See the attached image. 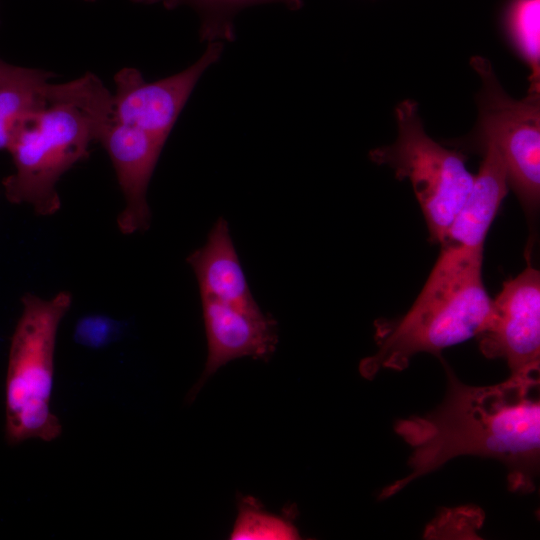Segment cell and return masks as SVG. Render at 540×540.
<instances>
[{
    "mask_svg": "<svg viewBox=\"0 0 540 540\" xmlns=\"http://www.w3.org/2000/svg\"><path fill=\"white\" fill-rule=\"evenodd\" d=\"M447 393L424 414L399 419L394 430L411 448L409 474L383 488L384 500L409 483L464 455L497 459L513 492L535 489L540 458L539 376L510 375L502 383L461 382L444 359Z\"/></svg>",
    "mask_w": 540,
    "mask_h": 540,
    "instance_id": "1",
    "label": "cell"
},
{
    "mask_svg": "<svg viewBox=\"0 0 540 540\" xmlns=\"http://www.w3.org/2000/svg\"><path fill=\"white\" fill-rule=\"evenodd\" d=\"M113 111L112 93L91 72L49 82L40 104L20 124L7 151L14 171L2 181L5 198L39 216L61 207L57 184L89 155L102 120Z\"/></svg>",
    "mask_w": 540,
    "mask_h": 540,
    "instance_id": "2",
    "label": "cell"
},
{
    "mask_svg": "<svg viewBox=\"0 0 540 540\" xmlns=\"http://www.w3.org/2000/svg\"><path fill=\"white\" fill-rule=\"evenodd\" d=\"M483 249L442 245L411 308L396 319L375 321L377 351L359 364L362 377L382 369L402 371L418 353L441 352L476 337L491 307L482 278Z\"/></svg>",
    "mask_w": 540,
    "mask_h": 540,
    "instance_id": "3",
    "label": "cell"
},
{
    "mask_svg": "<svg viewBox=\"0 0 540 540\" xmlns=\"http://www.w3.org/2000/svg\"><path fill=\"white\" fill-rule=\"evenodd\" d=\"M72 304V294L51 298L27 292L14 328L5 381V440L17 445L29 439L50 442L62 433L51 410L54 356L59 326Z\"/></svg>",
    "mask_w": 540,
    "mask_h": 540,
    "instance_id": "4",
    "label": "cell"
},
{
    "mask_svg": "<svg viewBox=\"0 0 540 540\" xmlns=\"http://www.w3.org/2000/svg\"><path fill=\"white\" fill-rule=\"evenodd\" d=\"M398 136L394 143L369 152L378 165H387L402 181L408 179L434 243L442 244L447 229L474 182L467 156L436 142L424 130L418 105L411 99L395 108Z\"/></svg>",
    "mask_w": 540,
    "mask_h": 540,
    "instance_id": "5",
    "label": "cell"
},
{
    "mask_svg": "<svg viewBox=\"0 0 540 540\" xmlns=\"http://www.w3.org/2000/svg\"><path fill=\"white\" fill-rule=\"evenodd\" d=\"M481 88L477 95V125L461 147L474 150L485 142L495 145L504 162L508 186L525 213L533 216L540 201V94L521 100L510 97L491 63L482 56L471 58Z\"/></svg>",
    "mask_w": 540,
    "mask_h": 540,
    "instance_id": "6",
    "label": "cell"
},
{
    "mask_svg": "<svg viewBox=\"0 0 540 540\" xmlns=\"http://www.w3.org/2000/svg\"><path fill=\"white\" fill-rule=\"evenodd\" d=\"M488 359H504L510 375L539 376L540 272L531 265L503 283L476 336Z\"/></svg>",
    "mask_w": 540,
    "mask_h": 540,
    "instance_id": "7",
    "label": "cell"
},
{
    "mask_svg": "<svg viewBox=\"0 0 540 540\" xmlns=\"http://www.w3.org/2000/svg\"><path fill=\"white\" fill-rule=\"evenodd\" d=\"M223 42L208 43L201 57L186 69L154 82L124 67L114 76V116L166 143L181 111L204 71L217 62Z\"/></svg>",
    "mask_w": 540,
    "mask_h": 540,
    "instance_id": "8",
    "label": "cell"
},
{
    "mask_svg": "<svg viewBox=\"0 0 540 540\" xmlns=\"http://www.w3.org/2000/svg\"><path fill=\"white\" fill-rule=\"evenodd\" d=\"M97 142L111 160L124 198L116 220L118 229L125 235L146 231L151 221L148 186L165 143L119 121L114 112L100 123Z\"/></svg>",
    "mask_w": 540,
    "mask_h": 540,
    "instance_id": "9",
    "label": "cell"
},
{
    "mask_svg": "<svg viewBox=\"0 0 540 540\" xmlns=\"http://www.w3.org/2000/svg\"><path fill=\"white\" fill-rule=\"evenodd\" d=\"M207 339V359L201 377L188 392L186 401H194L206 381L222 366L242 357L267 361L278 343L277 322L260 308L201 298Z\"/></svg>",
    "mask_w": 540,
    "mask_h": 540,
    "instance_id": "10",
    "label": "cell"
},
{
    "mask_svg": "<svg viewBox=\"0 0 540 540\" xmlns=\"http://www.w3.org/2000/svg\"><path fill=\"white\" fill-rule=\"evenodd\" d=\"M474 150L483 158L473 185L447 229L442 245L483 249L489 228L509 186L504 162L495 145L485 142Z\"/></svg>",
    "mask_w": 540,
    "mask_h": 540,
    "instance_id": "11",
    "label": "cell"
},
{
    "mask_svg": "<svg viewBox=\"0 0 540 540\" xmlns=\"http://www.w3.org/2000/svg\"><path fill=\"white\" fill-rule=\"evenodd\" d=\"M193 269L201 298L247 309H258L235 250L227 221L220 217L206 243L187 258Z\"/></svg>",
    "mask_w": 540,
    "mask_h": 540,
    "instance_id": "12",
    "label": "cell"
},
{
    "mask_svg": "<svg viewBox=\"0 0 540 540\" xmlns=\"http://www.w3.org/2000/svg\"><path fill=\"white\" fill-rule=\"evenodd\" d=\"M43 69L11 65L0 75V150H7L24 119L36 109L51 82Z\"/></svg>",
    "mask_w": 540,
    "mask_h": 540,
    "instance_id": "13",
    "label": "cell"
},
{
    "mask_svg": "<svg viewBox=\"0 0 540 540\" xmlns=\"http://www.w3.org/2000/svg\"><path fill=\"white\" fill-rule=\"evenodd\" d=\"M146 5H160L168 10L181 6L191 8L199 18L200 41L231 42L235 40L236 16L242 10L262 4H281L291 11L302 8L303 0H131Z\"/></svg>",
    "mask_w": 540,
    "mask_h": 540,
    "instance_id": "14",
    "label": "cell"
},
{
    "mask_svg": "<svg viewBox=\"0 0 540 540\" xmlns=\"http://www.w3.org/2000/svg\"><path fill=\"white\" fill-rule=\"evenodd\" d=\"M540 0H510L503 25L519 57L530 68L528 93L540 94Z\"/></svg>",
    "mask_w": 540,
    "mask_h": 540,
    "instance_id": "15",
    "label": "cell"
},
{
    "mask_svg": "<svg viewBox=\"0 0 540 540\" xmlns=\"http://www.w3.org/2000/svg\"><path fill=\"white\" fill-rule=\"evenodd\" d=\"M237 518L231 540H296L300 534L294 524V510L276 515L263 509L251 496L237 497Z\"/></svg>",
    "mask_w": 540,
    "mask_h": 540,
    "instance_id": "16",
    "label": "cell"
},
{
    "mask_svg": "<svg viewBox=\"0 0 540 540\" xmlns=\"http://www.w3.org/2000/svg\"><path fill=\"white\" fill-rule=\"evenodd\" d=\"M117 323L104 316L83 317L75 327V340L87 347L100 348L115 339Z\"/></svg>",
    "mask_w": 540,
    "mask_h": 540,
    "instance_id": "17",
    "label": "cell"
},
{
    "mask_svg": "<svg viewBox=\"0 0 540 540\" xmlns=\"http://www.w3.org/2000/svg\"><path fill=\"white\" fill-rule=\"evenodd\" d=\"M11 64L5 62L0 58V75L6 72L10 68Z\"/></svg>",
    "mask_w": 540,
    "mask_h": 540,
    "instance_id": "18",
    "label": "cell"
},
{
    "mask_svg": "<svg viewBox=\"0 0 540 540\" xmlns=\"http://www.w3.org/2000/svg\"><path fill=\"white\" fill-rule=\"evenodd\" d=\"M84 1H87V2H94V1H96V0H84Z\"/></svg>",
    "mask_w": 540,
    "mask_h": 540,
    "instance_id": "19",
    "label": "cell"
}]
</instances>
